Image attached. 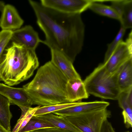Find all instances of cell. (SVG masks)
Wrapping results in <instances>:
<instances>
[{
  "label": "cell",
  "instance_id": "cell-2",
  "mask_svg": "<svg viewBox=\"0 0 132 132\" xmlns=\"http://www.w3.org/2000/svg\"><path fill=\"white\" fill-rule=\"evenodd\" d=\"M68 80L50 61L41 66L33 79L22 87L33 105L47 106L68 103L66 89Z\"/></svg>",
  "mask_w": 132,
  "mask_h": 132
},
{
  "label": "cell",
  "instance_id": "cell-8",
  "mask_svg": "<svg viewBox=\"0 0 132 132\" xmlns=\"http://www.w3.org/2000/svg\"><path fill=\"white\" fill-rule=\"evenodd\" d=\"M11 40L27 49L35 51L41 41L38 33L30 25L13 31Z\"/></svg>",
  "mask_w": 132,
  "mask_h": 132
},
{
  "label": "cell",
  "instance_id": "cell-25",
  "mask_svg": "<svg viewBox=\"0 0 132 132\" xmlns=\"http://www.w3.org/2000/svg\"><path fill=\"white\" fill-rule=\"evenodd\" d=\"M111 5L110 6L118 14L120 17L121 15L125 0L110 1Z\"/></svg>",
  "mask_w": 132,
  "mask_h": 132
},
{
  "label": "cell",
  "instance_id": "cell-29",
  "mask_svg": "<svg viewBox=\"0 0 132 132\" xmlns=\"http://www.w3.org/2000/svg\"><path fill=\"white\" fill-rule=\"evenodd\" d=\"M0 132H11V131L7 130L3 127L0 125Z\"/></svg>",
  "mask_w": 132,
  "mask_h": 132
},
{
  "label": "cell",
  "instance_id": "cell-21",
  "mask_svg": "<svg viewBox=\"0 0 132 132\" xmlns=\"http://www.w3.org/2000/svg\"><path fill=\"white\" fill-rule=\"evenodd\" d=\"M92 3L89 8L93 12L101 15L120 20L118 14L110 6L96 3Z\"/></svg>",
  "mask_w": 132,
  "mask_h": 132
},
{
  "label": "cell",
  "instance_id": "cell-5",
  "mask_svg": "<svg viewBox=\"0 0 132 132\" xmlns=\"http://www.w3.org/2000/svg\"><path fill=\"white\" fill-rule=\"evenodd\" d=\"M111 115L106 108L64 117L82 132H100L103 122Z\"/></svg>",
  "mask_w": 132,
  "mask_h": 132
},
{
  "label": "cell",
  "instance_id": "cell-27",
  "mask_svg": "<svg viewBox=\"0 0 132 132\" xmlns=\"http://www.w3.org/2000/svg\"><path fill=\"white\" fill-rule=\"evenodd\" d=\"M100 132H116L111 123L108 119L103 122Z\"/></svg>",
  "mask_w": 132,
  "mask_h": 132
},
{
  "label": "cell",
  "instance_id": "cell-9",
  "mask_svg": "<svg viewBox=\"0 0 132 132\" xmlns=\"http://www.w3.org/2000/svg\"><path fill=\"white\" fill-rule=\"evenodd\" d=\"M0 94L7 98L10 103L20 108H29L33 105L31 100L23 87H13L0 83Z\"/></svg>",
  "mask_w": 132,
  "mask_h": 132
},
{
  "label": "cell",
  "instance_id": "cell-28",
  "mask_svg": "<svg viewBox=\"0 0 132 132\" xmlns=\"http://www.w3.org/2000/svg\"><path fill=\"white\" fill-rule=\"evenodd\" d=\"M4 2L2 1H0V11L2 12L5 5Z\"/></svg>",
  "mask_w": 132,
  "mask_h": 132
},
{
  "label": "cell",
  "instance_id": "cell-24",
  "mask_svg": "<svg viewBox=\"0 0 132 132\" xmlns=\"http://www.w3.org/2000/svg\"><path fill=\"white\" fill-rule=\"evenodd\" d=\"M13 31L2 30L0 31V62L2 54L7 45L11 40Z\"/></svg>",
  "mask_w": 132,
  "mask_h": 132
},
{
  "label": "cell",
  "instance_id": "cell-20",
  "mask_svg": "<svg viewBox=\"0 0 132 132\" xmlns=\"http://www.w3.org/2000/svg\"><path fill=\"white\" fill-rule=\"evenodd\" d=\"M55 127L49 122L38 117L33 116L19 132H30L43 128Z\"/></svg>",
  "mask_w": 132,
  "mask_h": 132
},
{
  "label": "cell",
  "instance_id": "cell-17",
  "mask_svg": "<svg viewBox=\"0 0 132 132\" xmlns=\"http://www.w3.org/2000/svg\"><path fill=\"white\" fill-rule=\"evenodd\" d=\"M8 100L0 94V125L11 131L10 121L12 115L10 110V104Z\"/></svg>",
  "mask_w": 132,
  "mask_h": 132
},
{
  "label": "cell",
  "instance_id": "cell-26",
  "mask_svg": "<svg viewBox=\"0 0 132 132\" xmlns=\"http://www.w3.org/2000/svg\"><path fill=\"white\" fill-rule=\"evenodd\" d=\"M30 132H72L70 131L59 128H51L39 129Z\"/></svg>",
  "mask_w": 132,
  "mask_h": 132
},
{
  "label": "cell",
  "instance_id": "cell-15",
  "mask_svg": "<svg viewBox=\"0 0 132 132\" xmlns=\"http://www.w3.org/2000/svg\"><path fill=\"white\" fill-rule=\"evenodd\" d=\"M52 124L55 127L66 129L72 132H82L64 117L52 113L38 117Z\"/></svg>",
  "mask_w": 132,
  "mask_h": 132
},
{
  "label": "cell",
  "instance_id": "cell-11",
  "mask_svg": "<svg viewBox=\"0 0 132 132\" xmlns=\"http://www.w3.org/2000/svg\"><path fill=\"white\" fill-rule=\"evenodd\" d=\"M1 12L0 27L2 30L13 31L21 28L24 21L14 6L5 5Z\"/></svg>",
  "mask_w": 132,
  "mask_h": 132
},
{
  "label": "cell",
  "instance_id": "cell-12",
  "mask_svg": "<svg viewBox=\"0 0 132 132\" xmlns=\"http://www.w3.org/2000/svg\"><path fill=\"white\" fill-rule=\"evenodd\" d=\"M109 102L104 101L89 102H78L76 105L52 112L63 117L89 111L106 109Z\"/></svg>",
  "mask_w": 132,
  "mask_h": 132
},
{
  "label": "cell",
  "instance_id": "cell-1",
  "mask_svg": "<svg viewBox=\"0 0 132 132\" xmlns=\"http://www.w3.org/2000/svg\"><path fill=\"white\" fill-rule=\"evenodd\" d=\"M37 24L44 34L41 43L50 49L63 53L73 63L82 50L85 26L80 14L63 13L45 7L40 2L29 0Z\"/></svg>",
  "mask_w": 132,
  "mask_h": 132
},
{
  "label": "cell",
  "instance_id": "cell-6",
  "mask_svg": "<svg viewBox=\"0 0 132 132\" xmlns=\"http://www.w3.org/2000/svg\"><path fill=\"white\" fill-rule=\"evenodd\" d=\"M132 58V43L123 40L120 42L111 55L104 59L103 64L109 74L117 72L128 60Z\"/></svg>",
  "mask_w": 132,
  "mask_h": 132
},
{
  "label": "cell",
  "instance_id": "cell-7",
  "mask_svg": "<svg viewBox=\"0 0 132 132\" xmlns=\"http://www.w3.org/2000/svg\"><path fill=\"white\" fill-rule=\"evenodd\" d=\"M92 0H41L44 6L63 13L80 14L87 9L93 2Z\"/></svg>",
  "mask_w": 132,
  "mask_h": 132
},
{
  "label": "cell",
  "instance_id": "cell-18",
  "mask_svg": "<svg viewBox=\"0 0 132 132\" xmlns=\"http://www.w3.org/2000/svg\"><path fill=\"white\" fill-rule=\"evenodd\" d=\"M41 106L29 108L21 107V114L11 132H19L26 125L33 117L37 109Z\"/></svg>",
  "mask_w": 132,
  "mask_h": 132
},
{
  "label": "cell",
  "instance_id": "cell-16",
  "mask_svg": "<svg viewBox=\"0 0 132 132\" xmlns=\"http://www.w3.org/2000/svg\"><path fill=\"white\" fill-rule=\"evenodd\" d=\"M119 106L123 111V119L132 118V87L120 92L117 100Z\"/></svg>",
  "mask_w": 132,
  "mask_h": 132
},
{
  "label": "cell",
  "instance_id": "cell-4",
  "mask_svg": "<svg viewBox=\"0 0 132 132\" xmlns=\"http://www.w3.org/2000/svg\"><path fill=\"white\" fill-rule=\"evenodd\" d=\"M120 70L114 74H110L103 63L100 64L84 81L89 95L104 99L117 100L120 92L117 83Z\"/></svg>",
  "mask_w": 132,
  "mask_h": 132
},
{
  "label": "cell",
  "instance_id": "cell-22",
  "mask_svg": "<svg viewBox=\"0 0 132 132\" xmlns=\"http://www.w3.org/2000/svg\"><path fill=\"white\" fill-rule=\"evenodd\" d=\"M78 102L57 104L42 106L39 108L35 112L34 116L38 117L48 113H52L76 105Z\"/></svg>",
  "mask_w": 132,
  "mask_h": 132
},
{
  "label": "cell",
  "instance_id": "cell-30",
  "mask_svg": "<svg viewBox=\"0 0 132 132\" xmlns=\"http://www.w3.org/2000/svg\"><path fill=\"white\" fill-rule=\"evenodd\" d=\"M130 132L129 131H126V132Z\"/></svg>",
  "mask_w": 132,
  "mask_h": 132
},
{
  "label": "cell",
  "instance_id": "cell-3",
  "mask_svg": "<svg viewBox=\"0 0 132 132\" xmlns=\"http://www.w3.org/2000/svg\"><path fill=\"white\" fill-rule=\"evenodd\" d=\"M5 50L0 62L1 81L11 86L32 76L39 64L35 51L13 42Z\"/></svg>",
  "mask_w": 132,
  "mask_h": 132
},
{
  "label": "cell",
  "instance_id": "cell-13",
  "mask_svg": "<svg viewBox=\"0 0 132 132\" xmlns=\"http://www.w3.org/2000/svg\"><path fill=\"white\" fill-rule=\"evenodd\" d=\"M67 101L68 103L80 101L88 98L89 94L81 78L68 80L66 87Z\"/></svg>",
  "mask_w": 132,
  "mask_h": 132
},
{
  "label": "cell",
  "instance_id": "cell-10",
  "mask_svg": "<svg viewBox=\"0 0 132 132\" xmlns=\"http://www.w3.org/2000/svg\"><path fill=\"white\" fill-rule=\"evenodd\" d=\"M51 61L68 80L81 78L75 69L73 63L65 54L55 49H51Z\"/></svg>",
  "mask_w": 132,
  "mask_h": 132
},
{
  "label": "cell",
  "instance_id": "cell-14",
  "mask_svg": "<svg viewBox=\"0 0 132 132\" xmlns=\"http://www.w3.org/2000/svg\"><path fill=\"white\" fill-rule=\"evenodd\" d=\"M117 83L120 92L132 87V58L120 69L117 76Z\"/></svg>",
  "mask_w": 132,
  "mask_h": 132
},
{
  "label": "cell",
  "instance_id": "cell-23",
  "mask_svg": "<svg viewBox=\"0 0 132 132\" xmlns=\"http://www.w3.org/2000/svg\"><path fill=\"white\" fill-rule=\"evenodd\" d=\"M126 29L121 27L113 41L108 44V48L105 53L104 59L108 58L116 48L119 43L122 40Z\"/></svg>",
  "mask_w": 132,
  "mask_h": 132
},
{
  "label": "cell",
  "instance_id": "cell-31",
  "mask_svg": "<svg viewBox=\"0 0 132 132\" xmlns=\"http://www.w3.org/2000/svg\"><path fill=\"white\" fill-rule=\"evenodd\" d=\"M1 81V78H0V81Z\"/></svg>",
  "mask_w": 132,
  "mask_h": 132
},
{
  "label": "cell",
  "instance_id": "cell-19",
  "mask_svg": "<svg viewBox=\"0 0 132 132\" xmlns=\"http://www.w3.org/2000/svg\"><path fill=\"white\" fill-rule=\"evenodd\" d=\"M119 21L125 29L132 27V0H125Z\"/></svg>",
  "mask_w": 132,
  "mask_h": 132
}]
</instances>
